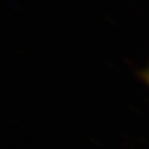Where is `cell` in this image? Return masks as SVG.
I'll list each match as a JSON object with an SVG mask.
<instances>
[{
  "label": "cell",
  "mask_w": 149,
  "mask_h": 149,
  "mask_svg": "<svg viewBox=\"0 0 149 149\" xmlns=\"http://www.w3.org/2000/svg\"><path fill=\"white\" fill-rule=\"evenodd\" d=\"M141 78H142V80L148 85V87H149V65H148V67L147 68H144L142 72H141Z\"/></svg>",
  "instance_id": "cell-1"
}]
</instances>
